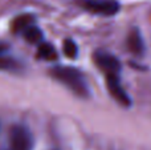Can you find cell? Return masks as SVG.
<instances>
[{"instance_id":"8","label":"cell","mask_w":151,"mask_h":150,"mask_svg":"<svg viewBox=\"0 0 151 150\" xmlns=\"http://www.w3.org/2000/svg\"><path fill=\"white\" fill-rule=\"evenodd\" d=\"M37 57L45 61H55L57 60L58 55L56 48L52 44L42 41L41 44H39V48H37Z\"/></svg>"},{"instance_id":"3","label":"cell","mask_w":151,"mask_h":150,"mask_svg":"<svg viewBox=\"0 0 151 150\" xmlns=\"http://www.w3.org/2000/svg\"><path fill=\"white\" fill-rule=\"evenodd\" d=\"M93 60L97 68L101 69L105 76H119L121 63L114 55L105 50H96Z\"/></svg>"},{"instance_id":"10","label":"cell","mask_w":151,"mask_h":150,"mask_svg":"<svg viewBox=\"0 0 151 150\" xmlns=\"http://www.w3.org/2000/svg\"><path fill=\"white\" fill-rule=\"evenodd\" d=\"M63 52L68 58H76L78 56V47L72 39H66L63 44Z\"/></svg>"},{"instance_id":"4","label":"cell","mask_w":151,"mask_h":150,"mask_svg":"<svg viewBox=\"0 0 151 150\" xmlns=\"http://www.w3.org/2000/svg\"><path fill=\"white\" fill-rule=\"evenodd\" d=\"M32 134L25 126L15 125L9 133V150H32Z\"/></svg>"},{"instance_id":"6","label":"cell","mask_w":151,"mask_h":150,"mask_svg":"<svg viewBox=\"0 0 151 150\" xmlns=\"http://www.w3.org/2000/svg\"><path fill=\"white\" fill-rule=\"evenodd\" d=\"M127 47H129V49L133 53H135V55H142V53H143V49H145L143 40H142L141 33H139L137 29H134V31H131L130 33H129Z\"/></svg>"},{"instance_id":"5","label":"cell","mask_w":151,"mask_h":150,"mask_svg":"<svg viewBox=\"0 0 151 150\" xmlns=\"http://www.w3.org/2000/svg\"><path fill=\"white\" fill-rule=\"evenodd\" d=\"M106 80V88L109 90L110 96L117 101L119 105H123L125 108L131 105V98L129 97L127 92L123 89L122 84H121L119 76H105Z\"/></svg>"},{"instance_id":"7","label":"cell","mask_w":151,"mask_h":150,"mask_svg":"<svg viewBox=\"0 0 151 150\" xmlns=\"http://www.w3.org/2000/svg\"><path fill=\"white\" fill-rule=\"evenodd\" d=\"M21 35H23V37L29 43V44H37L39 45V44H41L42 39H44V36H42V31L36 25V24L29 25L28 28L24 29V31L21 32Z\"/></svg>"},{"instance_id":"11","label":"cell","mask_w":151,"mask_h":150,"mask_svg":"<svg viewBox=\"0 0 151 150\" xmlns=\"http://www.w3.org/2000/svg\"><path fill=\"white\" fill-rule=\"evenodd\" d=\"M8 50V47L5 44H3V43H0V56L5 55V52Z\"/></svg>"},{"instance_id":"1","label":"cell","mask_w":151,"mask_h":150,"mask_svg":"<svg viewBox=\"0 0 151 150\" xmlns=\"http://www.w3.org/2000/svg\"><path fill=\"white\" fill-rule=\"evenodd\" d=\"M50 76L58 82L64 84L78 97H89V85L82 72L72 66H53L49 71Z\"/></svg>"},{"instance_id":"9","label":"cell","mask_w":151,"mask_h":150,"mask_svg":"<svg viewBox=\"0 0 151 150\" xmlns=\"http://www.w3.org/2000/svg\"><path fill=\"white\" fill-rule=\"evenodd\" d=\"M32 24H35V17L32 15H29V13H24V15H20L16 19H13L12 31L15 33H21L24 29H27Z\"/></svg>"},{"instance_id":"2","label":"cell","mask_w":151,"mask_h":150,"mask_svg":"<svg viewBox=\"0 0 151 150\" xmlns=\"http://www.w3.org/2000/svg\"><path fill=\"white\" fill-rule=\"evenodd\" d=\"M80 4L85 11L99 16H114L121 9L117 0H82Z\"/></svg>"}]
</instances>
